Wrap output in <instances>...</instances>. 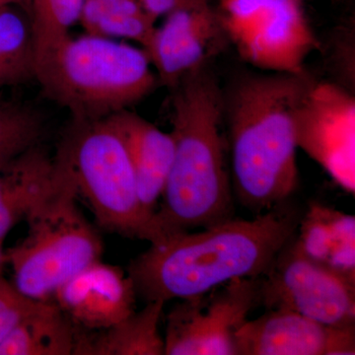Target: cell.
I'll return each mask as SVG.
<instances>
[{
    "instance_id": "6da1fadb",
    "label": "cell",
    "mask_w": 355,
    "mask_h": 355,
    "mask_svg": "<svg viewBox=\"0 0 355 355\" xmlns=\"http://www.w3.org/2000/svg\"><path fill=\"white\" fill-rule=\"evenodd\" d=\"M301 216L286 200L253 220L230 218L200 232L171 236L130 261L128 275L144 300L165 303L261 277L297 233Z\"/></svg>"
},
{
    "instance_id": "7a4b0ae2",
    "label": "cell",
    "mask_w": 355,
    "mask_h": 355,
    "mask_svg": "<svg viewBox=\"0 0 355 355\" xmlns=\"http://www.w3.org/2000/svg\"><path fill=\"white\" fill-rule=\"evenodd\" d=\"M174 158L154 221L158 243L232 218L221 127L224 96L209 67L170 89Z\"/></svg>"
},
{
    "instance_id": "3957f363",
    "label": "cell",
    "mask_w": 355,
    "mask_h": 355,
    "mask_svg": "<svg viewBox=\"0 0 355 355\" xmlns=\"http://www.w3.org/2000/svg\"><path fill=\"white\" fill-rule=\"evenodd\" d=\"M307 72L251 76L238 83L227 113L231 171L240 203L260 214L298 186L294 116L314 84Z\"/></svg>"
},
{
    "instance_id": "277c9868",
    "label": "cell",
    "mask_w": 355,
    "mask_h": 355,
    "mask_svg": "<svg viewBox=\"0 0 355 355\" xmlns=\"http://www.w3.org/2000/svg\"><path fill=\"white\" fill-rule=\"evenodd\" d=\"M150 64L144 49L93 35L70 36L37 70L36 81L72 120H103L153 92L158 78Z\"/></svg>"
},
{
    "instance_id": "5b68a950",
    "label": "cell",
    "mask_w": 355,
    "mask_h": 355,
    "mask_svg": "<svg viewBox=\"0 0 355 355\" xmlns=\"http://www.w3.org/2000/svg\"><path fill=\"white\" fill-rule=\"evenodd\" d=\"M64 173L55 188L25 221L27 235L4 253L10 263L14 286L27 297L49 300L58 287L101 260L103 241L79 209L76 184L58 151Z\"/></svg>"
},
{
    "instance_id": "8992f818",
    "label": "cell",
    "mask_w": 355,
    "mask_h": 355,
    "mask_svg": "<svg viewBox=\"0 0 355 355\" xmlns=\"http://www.w3.org/2000/svg\"><path fill=\"white\" fill-rule=\"evenodd\" d=\"M58 151L100 227L130 239L158 242L155 222L140 202L127 148L106 119L72 120Z\"/></svg>"
},
{
    "instance_id": "52a82bcc",
    "label": "cell",
    "mask_w": 355,
    "mask_h": 355,
    "mask_svg": "<svg viewBox=\"0 0 355 355\" xmlns=\"http://www.w3.org/2000/svg\"><path fill=\"white\" fill-rule=\"evenodd\" d=\"M295 235L259 277L258 306L291 311L329 326L355 327L354 282L309 258Z\"/></svg>"
},
{
    "instance_id": "ba28073f",
    "label": "cell",
    "mask_w": 355,
    "mask_h": 355,
    "mask_svg": "<svg viewBox=\"0 0 355 355\" xmlns=\"http://www.w3.org/2000/svg\"><path fill=\"white\" fill-rule=\"evenodd\" d=\"M259 277L180 299L166 318L165 355H236V334L258 306Z\"/></svg>"
},
{
    "instance_id": "9c48e42d",
    "label": "cell",
    "mask_w": 355,
    "mask_h": 355,
    "mask_svg": "<svg viewBox=\"0 0 355 355\" xmlns=\"http://www.w3.org/2000/svg\"><path fill=\"white\" fill-rule=\"evenodd\" d=\"M296 144L340 188L355 191V98L335 83L315 81L294 116Z\"/></svg>"
},
{
    "instance_id": "30bf717a",
    "label": "cell",
    "mask_w": 355,
    "mask_h": 355,
    "mask_svg": "<svg viewBox=\"0 0 355 355\" xmlns=\"http://www.w3.org/2000/svg\"><path fill=\"white\" fill-rule=\"evenodd\" d=\"M210 4L167 14L146 49L159 83L171 89L191 72L209 65L227 41Z\"/></svg>"
},
{
    "instance_id": "8fae6325",
    "label": "cell",
    "mask_w": 355,
    "mask_h": 355,
    "mask_svg": "<svg viewBox=\"0 0 355 355\" xmlns=\"http://www.w3.org/2000/svg\"><path fill=\"white\" fill-rule=\"evenodd\" d=\"M354 355L355 327H334L291 311L266 310L236 334V355Z\"/></svg>"
},
{
    "instance_id": "7c38bea8",
    "label": "cell",
    "mask_w": 355,
    "mask_h": 355,
    "mask_svg": "<svg viewBox=\"0 0 355 355\" xmlns=\"http://www.w3.org/2000/svg\"><path fill=\"white\" fill-rule=\"evenodd\" d=\"M240 57L275 73H305V60L319 46L296 0H272L234 44Z\"/></svg>"
},
{
    "instance_id": "4fadbf2b",
    "label": "cell",
    "mask_w": 355,
    "mask_h": 355,
    "mask_svg": "<svg viewBox=\"0 0 355 355\" xmlns=\"http://www.w3.org/2000/svg\"><path fill=\"white\" fill-rule=\"evenodd\" d=\"M137 296L130 275L99 260L58 287L51 299L77 328L100 331L132 315Z\"/></svg>"
},
{
    "instance_id": "5bb4252c",
    "label": "cell",
    "mask_w": 355,
    "mask_h": 355,
    "mask_svg": "<svg viewBox=\"0 0 355 355\" xmlns=\"http://www.w3.org/2000/svg\"><path fill=\"white\" fill-rule=\"evenodd\" d=\"M106 120L125 144L137 179L140 202L146 214L154 219L174 158L171 133L162 132L128 109L112 114Z\"/></svg>"
},
{
    "instance_id": "9a60e30c",
    "label": "cell",
    "mask_w": 355,
    "mask_h": 355,
    "mask_svg": "<svg viewBox=\"0 0 355 355\" xmlns=\"http://www.w3.org/2000/svg\"><path fill=\"white\" fill-rule=\"evenodd\" d=\"M62 173L60 158L39 144L0 169V243L50 195Z\"/></svg>"
},
{
    "instance_id": "2e32d148",
    "label": "cell",
    "mask_w": 355,
    "mask_h": 355,
    "mask_svg": "<svg viewBox=\"0 0 355 355\" xmlns=\"http://www.w3.org/2000/svg\"><path fill=\"white\" fill-rule=\"evenodd\" d=\"M295 241L309 258L355 284V218L321 203L301 216Z\"/></svg>"
},
{
    "instance_id": "e0dca14e",
    "label": "cell",
    "mask_w": 355,
    "mask_h": 355,
    "mask_svg": "<svg viewBox=\"0 0 355 355\" xmlns=\"http://www.w3.org/2000/svg\"><path fill=\"white\" fill-rule=\"evenodd\" d=\"M164 305L149 301L144 309L108 329H80L74 355H165L164 338L159 333Z\"/></svg>"
},
{
    "instance_id": "ac0fdd59",
    "label": "cell",
    "mask_w": 355,
    "mask_h": 355,
    "mask_svg": "<svg viewBox=\"0 0 355 355\" xmlns=\"http://www.w3.org/2000/svg\"><path fill=\"white\" fill-rule=\"evenodd\" d=\"M79 331L51 299L38 300L0 343V355H74Z\"/></svg>"
},
{
    "instance_id": "d6986e66",
    "label": "cell",
    "mask_w": 355,
    "mask_h": 355,
    "mask_svg": "<svg viewBox=\"0 0 355 355\" xmlns=\"http://www.w3.org/2000/svg\"><path fill=\"white\" fill-rule=\"evenodd\" d=\"M79 22L86 34L132 40L144 50L156 28L139 0H84Z\"/></svg>"
},
{
    "instance_id": "ffe728a7",
    "label": "cell",
    "mask_w": 355,
    "mask_h": 355,
    "mask_svg": "<svg viewBox=\"0 0 355 355\" xmlns=\"http://www.w3.org/2000/svg\"><path fill=\"white\" fill-rule=\"evenodd\" d=\"M18 7L0 8V90L36 80L29 16Z\"/></svg>"
},
{
    "instance_id": "44dd1931",
    "label": "cell",
    "mask_w": 355,
    "mask_h": 355,
    "mask_svg": "<svg viewBox=\"0 0 355 355\" xmlns=\"http://www.w3.org/2000/svg\"><path fill=\"white\" fill-rule=\"evenodd\" d=\"M84 0H30L27 13L31 25L36 72L70 37L80 19Z\"/></svg>"
},
{
    "instance_id": "7402d4cb",
    "label": "cell",
    "mask_w": 355,
    "mask_h": 355,
    "mask_svg": "<svg viewBox=\"0 0 355 355\" xmlns=\"http://www.w3.org/2000/svg\"><path fill=\"white\" fill-rule=\"evenodd\" d=\"M42 114L0 90V169L36 146L44 132Z\"/></svg>"
},
{
    "instance_id": "603a6c76",
    "label": "cell",
    "mask_w": 355,
    "mask_h": 355,
    "mask_svg": "<svg viewBox=\"0 0 355 355\" xmlns=\"http://www.w3.org/2000/svg\"><path fill=\"white\" fill-rule=\"evenodd\" d=\"M272 0H220L218 13L226 36L233 44L247 31Z\"/></svg>"
},
{
    "instance_id": "cb8c5ba5",
    "label": "cell",
    "mask_w": 355,
    "mask_h": 355,
    "mask_svg": "<svg viewBox=\"0 0 355 355\" xmlns=\"http://www.w3.org/2000/svg\"><path fill=\"white\" fill-rule=\"evenodd\" d=\"M37 301L21 293L14 284L0 275V343L34 307Z\"/></svg>"
},
{
    "instance_id": "d4e9b609",
    "label": "cell",
    "mask_w": 355,
    "mask_h": 355,
    "mask_svg": "<svg viewBox=\"0 0 355 355\" xmlns=\"http://www.w3.org/2000/svg\"><path fill=\"white\" fill-rule=\"evenodd\" d=\"M149 15L158 17L181 9L195 8L209 4V0H139Z\"/></svg>"
},
{
    "instance_id": "484cf974",
    "label": "cell",
    "mask_w": 355,
    "mask_h": 355,
    "mask_svg": "<svg viewBox=\"0 0 355 355\" xmlns=\"http://www.w3.org/2000/svg\"><path fill=\"white\" fill-rule=\"evenodd\" d=\"M11 6H19L21 8H26V10L28 11L30 0H0V8Z\"/></svg>"
},
{
    "instance_id": "4316f807",
    "label": "cell",
    "mask_w": 355,
    "mask_h": 355,
    "mask_svg": "<svg viewBox=\"0 0 355 355\" xmlns=\"http://www.w3.org/2000/svg\"><path fill=\"white\" fill-rule=\"evenodd\" d=\"M6 263V258H4V252L2 250V243H0V275L2 272V266Z\"/></svg>"
},
{
    "instance_id": "83f0119b",
    "label": "cell",
    "mask_w": 355,
    "mask_h": 355,
    "mask_svg": "<svg viewBox=\"0 0 355 355\" xmlns=\"http://www.w3.org/2000/svg\"><path fill=\"white\" fill-rule=\"evenodd\" d=\"M296 1H299V2H300V1H301V0H296Z\"/></svg>"
}]
</instances>
